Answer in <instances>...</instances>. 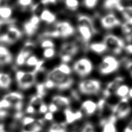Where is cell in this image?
<instances>
[{"mask_svg": "<svg viewBox=\"0 0 132 132\" xmlns=\"http://www.w3.org/2000/svg\"><path fill=\"white\" fill-rule=\"evenodd\" d=\"M129 89L130 88L127 85L122 84L118 87L114 92V94L121 98L126 97L128 96Z\"/></svg>", "mask_w": 132, "mask_h": 132, "instance_id": "28", "label": "cell"}, {"mask_svg": "<svg viewBox=\"0 0 132 132\" xmlns=\"http://www.w3.org/2000/svg\"><path fill=\"white\" fill-rule=\"evenodd\" d=\"M112 113L117 119H124L127 117L131 112V108L129 103L127 96L121 98L116 105L111 106Z\"/></svg>", "mask_w": 132, "mask_h": 132, "instance_id": "5", "label": "cell"}, {"mask_svg": "<svg viewBox=\"0 0 132 132\" xmlns=\"http://www.w3.org/2000/svg\"><path fill=\"white\" fill-rule=\"evenodd\" d=\"M0 132H6L4 129V126L3 124H0Z\"/></svg>", "mask_w": 132, "mask_h": 132, "instance_id": "49", "label": "cell"}, {"mask_svg": "<svg viewBox=\"0 0 132 132\" xmlns=\"http://www.w3.org/2000/svg\"><path fill=\"white\" fill-rule=\"evenodd\" d=\"M9 108H11V105L7 101L3 98L0 100V110L6 109Z\"/></svg>", "mask_w": 132, "mask_h": 132, "instance_id": "39", "label": "cell"}, {"mask_svg": "<svg viewBox=\"0 0 132 132\" xmlns=\"http://www.w3.org/2000/svg\"><path fill=\"white\" fill-rule=\"evenodd\" d=\"M121 65L120 60L113 55L104 57L98 65V71L103 75L112 74L118 71Z\"/></svg>", "mask_w": 132, "mask_h": 132, "instance_id": "3", "label": "cell"}, {"mask_svg": "<svg viewBox=\"0 0 132 132\" xmlns=\"http://www.w3.org/2000/svg\"><path fill=\"white\" fill-rule=\"evenodd\" d=\"M12 82L10 76L6 73L0 72V88L3 89H8Z\"/></svg>", "mask_w": 132, "mask_h": 132, "instance_id": "23", "label": "cell"}, {"mask_svg": "<svg viewBox=\"0 0 132 132\" xmlns=\"http://www.w3.org/2000/svg\"><path fill=\"white\" fill-rule=\"evenodd\" d=\"M57 0H48V3L49 4H54L55 3H56Z\"/></svg>", "mask_w": 132, "mask_h": 132, "instance_id": "50", "label": "cell"}, {"mask_svg": "<svg viewBox=\"0 0 132 132\" xmlns=\"http://www.w3.org/2000/svg\"><path fill=\"white\" fill-rule=\"evenodd\" d=\"M93 68V66L92 62L86 58L78 59L73 64V70L81 77L87 76L92 72Z\"/></svg>", "mask_w": 132, "mask_h": 132, "instance_id": "7", "label": "cell"}, {"mask_svg": "<svg viewBox=\"0 0 132 132\" xmlns=\"http://www.w3.org/2000/svg\"><path fill=\"white\" fill-rule=\"evenodd\" d=\"M12 14V9L9 6H3L0 7V17L2 19L8 20Z\"/></svg>", "mask_w": 132, "mask_h": 132, "instance_id": "29", "label": "cell"}, {"mask_svg": "<svg viewBox=\"0 0 132 132\" xmlns=\"http://www.w3.org/2000/svg\"><path fill=\"white\" fill-rule=\"evenodd\" d=\"M7 101L16 112L22 111L23 105L24 95L19 92H11L6 94L3 97Z\"/></svg>", "mask_w": 132, "mask_h": 132, "instance_id": "8", "label": "cell"}, {"mask_svg": "<svg viewBox=\"0 0 132 132\" xmlns=\"http://www.w3.org/2000/svg\"><path fill=\"white\" fill-rule=\"evenodd\" d=\"M52 103L57 106L59 109L69 108L71 104V100L67 97L60 95H55L52 98Z\"/></svg>", "mask_w": 132, "mask_h": 132, "instance_id": "18", "label": "cell"}, {"mask_svg": "<svg viewBox=\"0 0 132 132\" xmlns=\"http://www.w3.org/2000/svg\"><path fill=\"white\" fill-rule=\"evenodd\" d=\"M125 5L123 0H105L103 3L104 9L111 11H117L121 13Z\"/></svg>", "mask_w": 132, "mask_h": 132, "instance_id": "15", "label": "cell"}, {"mask_svg": "<svg viewBox=\"0 0 132 132\" xmlns=\"http://www.w3.org/2000/svg\"><path fill=\"white\" fill-rule=\"evenodd\" d=\"M54 42L49 39H46L42 41L41 43V46L43 48H54Z\"/></svg>", "mask_w": 132, "mask_h": 132, "instance_id": "37", "label": "cell"}, {"mask_svg": "<svg viewBox=\"0 0 132 132\" xmlns=\"http://www.w3.org/2000/svg\"><path fill=\"white\" fill-rule=\"evenodd\" d=\"M101 24L104 29H111L120 26L122 22L114 13L109 12L101 18Z\"/></svg>", "mask_w": 132, "mask_h": 132, "instance_id": "10", "label": "cell"}, {"mask_svg": "<svg viewBox=\"0 0 132 132\" xmlns=\"http://www.w3.org/2000/svg\"><path fill=\"white\" fill-rule=\"evenodd\" d=\"M38 73L35 69L32 71L28 72L17 71L15 73V78L19 87L22 90H26L31 87L36 82Z\"/></svg>", "mask_w": 132, "mask_h": 132, "instance_id": "4", "label": "cell"}, {"mask_svg": "<svg viewBox=\"0 0 132 132\" xmlns=\"http://www.w3.org/2000/svg\"><path fill=\"white\" fill-rule=\"evenodd\" d=\"M57 67L60 71H61V72H62L63 73H64L67 75H70V74L71 73L72 71H71V68L65 63H62Z\"/></svg>", "mask_w": 132, "mask_h": 132, "instance_id": "35", "label": "cell"}, {"mask_svg": "<svg viewBox=\"0 0 132 132\" xmlns=\"http://www.w3.org/2000/svg\"><path fill=\"white\" fill-rule=\"evenodd\" d=\"M35 44L31 42L25 43L23 48L20 52L16 58V64L21 66L26 63L27 59L30 57V55L33 51Z\"/></svg>", "mask_w": 132, "mask_h": 132, "instance_id": "12", "label": "cell"}, {"mask_svg": "<svg viewBox=\"0 0 132 132\" xmlns=\"http://www.w3.org/2000/svg\"><path fill=\"white\" fill-rule=\"evenodd\" d=\"M89 49L97 54H103L108 50L106 45L103 42H95L90 44Z\"/></svg>", "mask_w": 132, "mask_h": 132, "instance_id": "24", "label": "cell"}, {"mask_svg": "<svg viewBox=\"0 0 132 132\" xmlns=\"http://www.w3.org/2000/svg\"><path fill=\"white\" fill-rule=\"evenodd\" d=\"M64 114L65 115V123L67 124H72L81 119L83 116L82 112L80 110L73 111L69 107L64 109Z\"/></svg>", "mask_w": 132, "mask_h": 132, "instance_id": "17", "label": "cell"}, {"mask_svg": "<svg viewBox=\"0 0 132 132\" xmlns=\"http://www.w3.org/2000/svg\"><path fill=\"white\" fill-rule=\"evenodd\" d=\"M123 51H124L125 53L127 55H132V42L126 43Z\"/></svg>", "mask_w": 132, "mask_h": 132, "instance_id": "42", "label": "cell"}, {"mask_svg": "<svg viewBox=\"0 0 132 132\" xmlns=\"http://www.w3.org/2000/svg\"><path fill=\"white\" fill-rule=\"evenodd\" d=\"M46 79L53 83L54 88L60 90L69 89L74 83L73 79L69 75L63 73L57 67L53 69L48 73Z\"/></svg>", "mask_w": 132, "mask_h": 132, "instance_id": "1", "label": "cell"}, {"mask_svg": "<svg viewBox=\"0 0 132 132\" xmlns=\"http://www.w3.org/2000/svg\"><path fill=\"white\" fill-rule=\"evenodd\" d=\"M33 0H18V4L21 7L24 8L32 4Z\"/></svg>", "mask_w": 132, "mask_h": 132, "instance_id": "38", "label": "cell"}, {"mask_svg": "<svg viewBox=\"0 0 132 132\" xmlns=\"http://www.w3.org/2000/svg\"><path fill=\"white\" fill-rule=\"evenodd\" d=\"M21 132H34V131H31V130H26V129H23L22 131Z\"/></svg>", "mask_w": 132, "mask_h": 132, "instance_id": "52", "label": "cell"}, {"mask_svg": "<svg viewBox=\"0 0 132 132\" xmlns=\"http://www.w3.org/2000/svg\"><path fill=\"white\" fill-rule=\"evenodd\" d=\"M8 115V112L6 109L0 110V120H2L6 118Z\"/></svg>", "mask_w": 132, "mask_h": 132, "instance_id": "46", "label": "cell"}, {"mask_svg": "<svg viewBox=\"0 0 132 132\" xmlns=\"http://www.w3.org/2000/svg\"><path fill=\"white\" fill-rule=\"evenodd\" d=\"M55 51L54 48H45L43 52V55L45 58H51L54 56Z\"/></svg>", "mask_w": 132, "mask_h": 132, "instance_id": "33", "label": "cell"}, {"mask_svg": "<svg viewBox=\"0 0 132 132\" xmlns=\"http://www.w3.org/2000/svg\"><path fill=\"white\" fill-rule=\"evenodd\" d=\"M127 97L128 98H132V87L129 89Z\"/></svg>", "mask_w": 132, "mask_h": 132, "instance_id": "47", "label": "cell"}, {"mask_svg": "<svg viewBox=\"0 0 132 132\" xmlns=\"http://www.w3.org/2000/svg\"><path fill=\"white\" fill-rule=\"evenodd\" d=\"M129 74H130V76H131V77H132V72H130V73H129Z\"/></svg>", "mask_w": 132, "mask_h": 132, "instance_id": "53", "label": "cell"}, {"mask_svg": "<svg viewBox=\"0 0 132 132\" xmlns=\"http://www.w3.org/2000/svg\"><path fill=\"white\" fill-rule=\"evenodd\" d=\"M98 0H84V5L89 9H92L94 8L97 3Z\"/></svg>", "mask_w": 132, "mask_h": 132, "instance_id": "36", "label": "cell"}, {"mask_svg": "<svg viewBox=\"0 0 132 132\" xmlns=\"http://www.w3.org/2000/svg\"><path fill=\"white\" fill-rule=\"evenodd\" d=\"M40 20L39 16L34 15L24 23L23 26L24 30L27 35L31 36L36 32L38 28Z\"/></svg>", "mask_w": 132, "mask_h": 132, "instance_id": "14", "label": "cell"}, {"mask_svg": "<svg viewBox=\"0 0 132 132\" xmlns=\"http://www.w3.org/2000/svg\"><path fill=\"white\" fill-rule=\"evenodd\" d=\"M78 30L82 41L85 44H87L93 34V32L89 27L82 25H78Z\"/></svg>", "mask_w": 132, "mask_h": 132, "instance_id": "22", "label": "cell"}, {"mask_svg": "<svg viewBox=\"0 0 132 132\" xmlns=\"http://www.w3.org/2000/svg\"><path fill=\"white\" fill-rule=\"evenodd\" d=\"M125 78L123 76L118 75L114 77L111 81H109L103 91V98L106 99L114 93L118 87L122 85L124 81Z\"/></svg>", "mask_w": 132, "mask_h": 132, "instance_id": "11", "label": "cell"}, {"mask_svg": "<svg viewBox=\"0 0 132 132\" xmlns=\"http://www.w3.org/2000/svg\"><path fill=\"white\" fill-rule=\"evenodd\" d=\"M103 42L106 45L107 50L110 51L115 55L121 54L124 51L126 44L124 39L113 34L106 35Z\"/></svg>", "mask_w": 132, "mask_h": 132, "instance_id": "2", "label": "cell"}, {"mask_svg": "<svg viewBox=\"0 0 132 132\" xmlns=\"http://www.w3.org/2000/svg\"><path fill=\"white\" fill-rule=\"evenodd\" d=\"M59 108L57 107L56 105H55L53 103H51L49 105H48V111L51 113H55L57 112L59 110Z\"/></svg>", "mask_w": 132, "mask_h": 132, "instance_id": "43", "label": "cell"}, {"mask_svg": "<svg viewBox=\"0 0 132 132\" xmlns=\"http://www.w3.org/2000/svg\"><path fill=\"white\" fill-rule=\"evenodd\" d=\"M56 17L55 14L48 9L43 10L41 13L40 16V19L48 24L53 23L56 20Z\"/></svg>", "mask_w": 132, "mask_h": 132, "instance_id": "25", "label": "cell"}, {"mask_svg": "<svg viewBox=\"0 0 132 132\" xmlns=\"http://www.w3.org/2000/svg\"><path fill=\"white\" fill-rule=\"evenodd\" d=\"M43 119L44 121H52L54 119V113L48 111L44 114V117Z\"/></svg>", "mask_w": 132, "mask_h": 132, "instance_id": "44", "label": "cell"}, {"mask_svg": "<svg viewBox=\"0 0 132 132\" xmlns=\"http://www.w3.org/2000/svg\"><path fill=\"white\" fill-rule=\"evenodd\" d=\"M37 112L41 114H45L48 112V105L45 103H43L38 108Z\"/></svg>", "mask_w": 132, "mask_h": 132, "instance_id": "40", "label": "cell"}, {"mask_svg": "<svg viewBox=\"0 0 132 132\" xmlns=\"http://www.w3.org/2000/svg\"><path fill=\"white\" fill-rule=\"evenodd\" d=\"M80 132H95L94 125L90 122H87L84 125Z\"/></svg>", "mask_w": 132, "mask_h": 132, "instance_id": "34", "label": "cell"}, {"mask_svg": "<svg viewBox=\"0 0 132 132\" xmlns=\"http://www.w3.org/2000/svg\"><path fill=\"white\" fill-rule=\"evenodd\" d=\"M22 36V32L17 27L10 25L7 31L0 36V42L12 44L18 41Z\"/></svg>", "mask_w": 132, "mask_h": 132, "instance_id": "9", "label": "cell"}, {"mask_svg": "<svg viewBox=\"0 0 132 132\" xmlns=\"http://www.w3.org/2000/svg\"><path fill=\"white\" fill-rule=\"evenodd\" d=\"M123 132H132V129H130V128H129L128 127L126 126L124 130V131Z\"/></svg>", "mask_w": 132, "mask_h": 132, "instance_id": "48", "label": "cell"}, {"mask_svg": "<svg viewBox=\"0 0 132 132\" xmlns=\"http://www.w3.org/2000/svg\"><path fill=\"white\" fill-rule=\"evenodd\" d=\"M43 97L42 95H41L38 94H36L31 97L30 100L29 101L28 105H30L34 107L37 110H38L39 106L44 102H43Z\"/></svg>", "mask_w": 132, "mask_h": 132, "instance_id": "27", "label": "cell"}, {"mask_svg": "<svg viewBox=\"0 0 132 132\" xmlns=\"http://www.w3.org/2000/svg\"><path fill=\"white\" fill-rule=\"evenodd\" d=\"M77 20L79 25L87 26L91 29L93 34H96L97 32V30L95 27L93 21L90 16L86 14H79L78 15Z\"/></svg>", "mask_w": 132, "mask_h": 132, "instance_id": "20", "label": "cell"}, {"mask_svg": "<svg viewBox=\"0 0 132 132\" xmlns=\"http://www.w3.org/2000/svg\"><path fill=\"white\" fill-rule=\"evenodd\" d=\"M12 60V56L9 50L4 46L0 45V65L9 64Z\"/></svg>", "mask_w": 132, "mask_h": 132, "instance_id": "21", "label": "cell"}, {"mask_svg": "<svg viewBox=\"0 0 132 132\" xmlns=\"http://www.w3.org/2000/svg\"><path fill=\"white\" fill-rule=\"evenodd\" d=\"M79 50L77 44L72 42H65L62 44L60 49V55H67L73 57Z\"/></svg>", "mask_w": 132, "mask_h": 132, "instance_id": "16", "label": "cell"}, {"mask_svg": "<svg viewBox=\"0 0 132 132\" xmlns=\"http://www.w3.org/2000/svg\"><path fill=\"white\" fill-rule=\"evenodd\" d=\"M25 112L27 114H32L35 113L37 112V110H36V109L34 107H32V106L28 104V105H27V107L26 108Z\"/></svg>", "mask_w": 132, "mask_h": 132, "instance_id": "45", "label": "cell"}, {"mask_svg": "<svg viewBox=\"0 0 132 132\" xmlns=\"http://www.w3.org/2000/svg\"><path fill=\"white\" fill-rule=\"evenodd\" d=\"M67 124L65 122H55L53 123L47 132H67Z\"/></svg>", "mask_w": 132, "mask_h": 132, "instance_id": "26", "label": "cell"}, {"mask_svg": "<svg viewBox=\"0 0 132 132\" xmlns=\"http://www.w3.org/2000/svg\"><path fill=\"white\" fill-rule=\"evenodd\" d=\"M127 126L132 129V120L129 122V123H128V125Z\"/></svg>", "mask_w": 132, "mask_h": 132, "instance_id": "51", "label": "cell"}, {"mask_svg": "<svg viewBox=\"0 0 132 132\" xmlns=\"http://www.w3.org/2000/svg\"><path fill=\"white\" fill-rule=\"evenodd\" d=\"M81 109L87 116H92L97 111V103L89 100L85 101L81 104Z\"/></svg>", "mask_w": 132, "mask_h": 132, "instance_id": "19", "label": "cell"}, {"mask_svg": "<svg viewBox=\"0 0 132 132\" xmlns=\"http://www.w3.org/2000/svg\"><path fill=\"white\" fill-rule=\"evenodd\" d=\"M40 60L34 55L29 57L26 61V64L29 67H35L39 62Z\"/></svg>", "mask_w": 132, "mask_h": 132, "instance_id": "31", "label": "cell"}, {"mask_svg": "<svg viewBox=\"0 0 132 132\" xmlns=\"http://www.w3.org/2000/svg\"><path fill=\"white\" fill-rule=\"evenodd\" d=\"M36 121V120L34 117H32L31 116H26L22 118L21 123L22 125L25 127L32 124Z\"/></svg>", "mask_w": 132, "mask_h": 132, "instance_id": "32", "label": "cell"}, {"mask_svg": "<svg viewBox=\"0 0 132 132\" xmlns=\"http://www.w3.org/2000/svg\"><path fill=\"white\" fill-rule=\"evenodd\" d=\"M55 29L57 31L60 38L69 37L72 36L75 31L73 26L67 21L57 23L55 25Z\"/></svg>", "mask_w": 132, "mask_h": 132, "instance_id": "13", "label": "cell"}, {"mask_svg": "<svg viewBox=\"0 0 132 132\" xmlns=\"http://www.w3.org/2000/svg\"><path fill=\"white\" fill-rule=\"evenodd\" d=\"M78 89L82 94L85 95H94L97 94L100 91L101 83L97 79H85L79 82Z\"/></svg>", "mask_w": 132, "mask_h": 132, "instance_id": "6", "label": "cell"}, {"mask_svg": "<svg viewBox=\"0 0 132 132\" xmlns=\"http://www.w3.org/2000/svg\"><path fill=\"white\" fill-rule=\"evenodd\" d=\"M15 22V20L14 19H0V29L1 27L4 25H13Z\"/></svg>", "mask_w": 132, "mask_h": 132, "instance_id": "41", "label": "cell"}, {"mask_svg": "<svg viewBox=\"0 0 132 132\" xmlns=\"http://www.w3.org/2000/svg\"><path fill=\"white\" fill-rule=\"evenodd\" d=\"M67 7L71 10H76L79 6L78 0H64Z\"/></svg>", "mask_w": 132, "mask_h": 132, "instance_id": "30", "label": "cell"}]
</instances>
